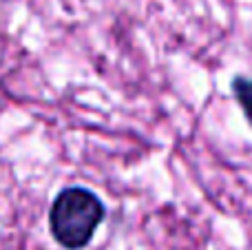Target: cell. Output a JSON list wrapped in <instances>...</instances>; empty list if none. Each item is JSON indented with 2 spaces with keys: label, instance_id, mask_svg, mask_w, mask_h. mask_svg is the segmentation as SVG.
Segmentation results:
<instances>
[{
  "label": "cell",
  "instance_id": "6da1fadb",
  "mask_svg": "<svg viewBox=\"0 0 252 250\" xmlns=\"http://www.w3.org/2000/svg\"><path fill=\"white\" fill-rule=\"evenodd\" d=\"M102 219H104L102 199L87 188L71 186L56 197L49 215V226L60 246L80 250L91 242Z\"/></svg>",
  "mask_w": 252,
  "mask_h": 250
},
{
  "label": "cell",
  "instance_id": "7a4b0ae2",
  "mask_svg": "<svg viewBox=\"0 0 252 250\" xmlns=\"http://www.w3.org/2000/svg\"><path fill=\"white\" fill-rule=\"evenodd\" d=\"M232 91H235V97L244 109L248 122L252 124V78H235L232 80Z\"/></svg>",
  "mask_w": 252,
  "mask_h": 250
}]
</instances>
